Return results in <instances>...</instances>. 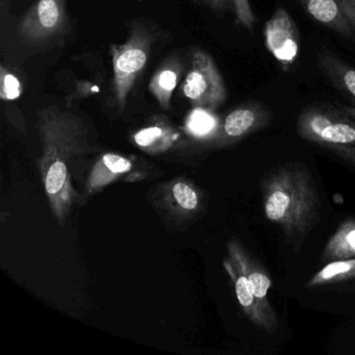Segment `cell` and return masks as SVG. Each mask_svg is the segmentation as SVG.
Listing matches in <instances>:
<instances>
[{
  "instance_id": "obj_1",
  "label": "cell",
  "mask_w": 355,
  "mask_h": 355,
  "mask_svg": "<svg viewBox=\"0 0 355 355\" xmlns=\"http://www.w3.org/2000/svg\"><path fill=\"white\" fill-rule=\"evenodd\" d=\"M38 132L42 147L38 159L41 182L53 217L63 226L73 205L84 199L73 184L80 166L99 148L91 142L82 118L55 107L39 112Z\"/></svg>"
},
{
  "instance_id": "obj_2",
  "label": "cell",
  "mask_w": 355,
  "mask_h": 355,
  "mask_svg": "<svg viewBox=\"0 0 355 355\" xmlns=\"http://www.w3.org/2000/svg\"><path fill=\"white\" fill-rule=\"evenodd\" d=\"M263 192L266 218L282 228L288 242L303 240L320 209L319 196L309 171L299 165L276 168L263 180Z\"/></svg>"
},
{
  "instance_id": "obj_3",
  "label": "cell",
  "mask_w": 355,
  "mask_h": 355,
  "mask_svg": "<svg viewBox=\"0 0 355 355\" xmlns=\"http://www.w3.org/2000/svg\"><path fill=\"white\" fill-rule=\"evenodd\" d=\"M296 128L301 138L323 149L355 147V121L338 105H307L299 114Z\"/></svg>"
},
{
  "instance_id": "obj_4",
  "label": "cell",
  "mask_w": 355,
  "mask_h": 355,
  "mask_svg": "<svg viewBox=\"0 0 355 355\" xmlns=\"http://www.w3.org/2000/svg\"><path fill=\"white\" fill-rule=\"evenodd\" d=\"M153 43V33L144 24H135L124 44L111 46L114 94L120 111L125 107L130 92L148 63Z\"/></svg>"
},
{
  "instance_id": "obj_5",
  "label": "cell",
  "mask_w": 355,
  "mask_h": 355,
  "mask_svg": "<svg viewBox=\"0 0 355 355\" xmlns=\"http://www.w3.org/2000/svg\"><path fill=\"white\" fill-rule=\"evenodd\" d=\"M182 92L193 107L216 111L227 99V89L213 58L202 49L193 51Z\"/></svg>"
},
{
  "instance_id": "obj_6",
  "label": "cell",
  "mask_w": 355,
  "mask_h": 355,
  "mask_svg": "<svg viewBox=\"0 0 355 355\" xmlns=\"http://www.w3.org/2000/svg\"><path fill=\"white\" fill-rule=\"evenodd\" d=\"M153 207L168 221H192L202 211L205 196L193 180L180 176L157 186L150 193Z\"/></svg>"
},
{
  "instance_id": "obj_7",
  "label": "cell",
  "mask_w": 355,
  "mask_h": 355,
  "mask_svg": "<svg viewBox=\"0 0 355 355\" xmlns=\"http://www.w3.org/2000/svg\"><path fill=\"white\" fill-rule=\"evenodd\" d=\"M67 20L66 0H38L20 24V37L28 44H44L65 31Z\"/></svg>"
},
{
  "instance_id": "obj_8",
  "label": "cell",
  "mask_w": 355,
  "mask_h": 355,
  "mask_svg": "<svg viewBox=\"0 0 355 355\" xmlns=\"http://www.w3.org/2000/svg\"><path fill=\"white\" fill-rule=\"evenodd\" d=\"M271 119V111L261 103H248L239 105L221 119L219 130L209 144L216 148L236 144L269 125Z\"/></svg>"
},
{
  "instance_id": "obj_9",
  "label": "cell",
  "mask_w": 355,
  "mask_h": 355,
  "mask_svg": "<svg viewBox=\"0 0 355 355\" xmlns=\"http://www.w3.org/2000/svg\"><path fill=\"white\" fill-rule=\"evenodd\" d=\"M263 34L268 51L282 69L288 71L300 51V33L290 14L284 8H278L266 22Z\"/></svg>"
},
{
  "instance_id": "obj_10",
  "label": "cell",
  "mask_w": 355,
  "mask_h": 355,
  "mask_svg": "<svg viewBox=\"0 0 355 355\" xmlns=\"http://www.w3.org/2000/svg\"><path fill=\"white\" fill-rule=\"evenodd\" d=\"M135 169L136 163L132 157L117 153H101L89 172L84 187V197H92L119 180L136 182L142 180L140 176L142 173L135 171Z\"/></svg>"
},
{
  "instance_id": "obj_11",
  "label": "cell",
  "mask_w": 355,
  "mask_h": 355,
  "mask_svg": "<svg viewBox=\"0 0 355 355\" xmlns=\"http://www.w3.org/2000/svg\"><path fill=\"white\" fill-rule=\"evenodd\" d=\"M223 267L234 284L236 299L247 318L268 334H275L279 323L271 304H265L255 296L250 282L239 271L230 257L224 259Z\"/></svg>"
},
{
  "instance_id": "obj_12",
  "label": "cell",
  "mask_w": 355,
  "mask_h": 355,
  "mask_svg": "<svg viewBox=\"0 0 355 355\" xmlns=\"http://www.w3.org/2000/svg\"><path fill=\"white\" fill-rule=\"evenodd\" d=\"M227 254L239 271L249 280L255 296L265 304H271L268 300V292L272 288V279L263 266L234 239L227 243Z\"/></svg>"
},
{
  "instance_id": "obj_13",
  "label": "cell",
  "mask_w": 355,
  "mask_h": 355,
  "mask_svg": "<svg viewBox=\"0 0 355 355\" xmlns=\"http://www.w3.org/2000/svg\"><path fill=\"white\" fill-rule=\"evenodd\" d=\"M180 140V135L165 118L157 117L132 136V141L147 155H161L171 150Z\"/></svg>"
},
{
  "instance_id": "obj_14",
  "label": "cell",
  "mask_w": 355,
  "mask_h": 355,
  "mask_svg": "<svg viewBox=\"0 0 355 355\" xmlns=\"http://www.w3.org/2000/svg\"><path fill=\"white\" fill-rule=\"evenodd\" d=\"M318 24L330 28L343 38L355 42V30L343 14L336 0H296Z\"/></svg>"
},
{
  "instance_id": "obj_15",
  "label": "cell",
  "mask_w": 355,
  "mask_h": 355,
  "mask_svg": "<svg viewBox=\"0 0 355 355\" xmlns=\"http://www.w3.org/2000/svg\"><path fill=\"white\" fill-rule=\"evenodd\" d=\"M317 64L332 86L355 105V68L326 51L318 53Z\"/></svg>"
},
{
  "instance_id": "obj_16",
  "label": "cell",
  "mask_w": 355,
  "mask_h": 355,
  "mask_svg": "<svg viewBox=\"0 0 355 355\" xmlns=\"http://www.w3.org/2000/svg\"><path fill=\"white\" fill-rule=\"evenodd\" d=\"M184 71V64L178 55L168 58L153 74L149 83V91L162 109L170 110L172 95Z\"/></svg>"
},
{
  "instance_id": "obj_17",
  "label": "cell",
  "mask_w": 355,
  "mask_h": 355,
  "mask_svg": "<svg viewBox=\"0 0 355 355\" xmlns=\"http://www.w3.org/2000/svg\"><path fill=\"white\" fill-rule=\"evenodd\" d=\"M349 259H355V219L343 221L322 252V261L325 263Z\"/></svg>"
},
{
  "instance_id": "obj_18",
  "label": "cell",
  "mask_w": 355,
  "mask_h": 355,
  "mask_svg": "<svg viewBox=\"0 0 355 355\" xmlns=\"http://www.w3.org/2000/svg\"><path fill=\"white\" fill-rule=\"evenodd\" d=\"M221 119L214 111L205 107H193L184 121V130L195 141L211 143L219 130Z\"/></svg>"
},
{
  "instance_id": "obj_19",
  "label": "cell",
  "mask_w": 355,
  "mask_h": 355,
  "mask_svg": "<svg viewBox=\"0 0 355 355\" xmlns=\"http://www.w3.org/2000/svg\"><path fill=\"white\" fill-rule=\"evenodd\" d=\"M355 279V259H342L328 263L307 282L309 288L338 284Z\"/></svg>"
},
{
  "instance_id": "obj_20",
  "label": "cell",
  "mask_w": 355,
  "mask_h": 355,
  "mask_svg": "<svg viewBox=\"0 0 355 355\" xmlns=\"http://www.w3.org/2000/svg\"><path fill=\"white\" fill-rule=\"evenodd\" d=\"M22 87L15 74L12 73L5 66H1L0 72V97L3 101H15L21 94Z\"/></svg>"
},
{
  "instance_id": "obj_21",
  "label": "cell",
  "mask_w": 355,
  "mask_h": 355,
  "mask_svg": "<svg viewBox=\"0 0 355 355\" xmlns=\"http://www.w3.org/2000/svg\"><path fill=\"white\" fill-rule=\"evenodd\" d=\"M234 6L238 24L247 30H252L257 24V17L253 13L249 0H234Z\"/></svg>"
},
{
  "instance_id": "obj_22",
  "label": "cell",
  "mask_w": 355,
  "mask_h": 355,
  "mask_svg": "<svg viewBox=\"0 0 355 355\" xmlns=\"http://www.w3.org/2000/svg\"><path fill=\"white\" fill-rule=\"evenodd\" d=\"M336 3L355 30V0H336Z\"/></svg>"
},
{
  "instance_id": "obj_23",
  "label": "cell",
  "mask_w": 355,
  "mask_h": 355,
  "mask_svg": "<svg viewBox=\"0 0 355 355\" xmlns=\"http://www.w3.org/2000/svg\"><path fill=\"white\" fill-rule=\"evenodd\" d=\"M209 8L217 13H224V12L234 10V0H205Z\"/></svg>"
},
{
  "instance_id": "obj_24",
  "label": "cell",
  "mask_w": 355,
  "mask_h": 355,
  "mask_svg": "<svg viewBox=\"0 0 355 355\" xmlns=\"http://www.w3.org/2000/svg\"><path fill=\"white\" fill-rule=\"evenodd\" d=\"M338 107L344 112L345 114L349 116V117L352 118L355 121V107H350V105H340V103H338Z\"/></svg>"
}]
</instances>
